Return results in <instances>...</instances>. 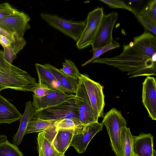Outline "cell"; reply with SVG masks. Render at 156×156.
<instances>
[{"label": "cell", "instance_id": "6da1fadb", "mask_svg": "<svg viewBox=\"0 0 156 156\" xmlns=\"http://www.w3.org/2000/svg\"><path fill=\"white\" fill-rule=\"evenodd\" d=\"M93 63L106 64L127 72L129 78L156 76V37L145 31L133 38V41L123 46L119 55L112 57L98 58Z\"/></svg>", "mask_w": 156, "mask_h": 156}, {"label": "cell", "instance_id": "7a4b0ae2", "mask_svg": "<svg viewBox=\"0 0 156 156\" xmlns=\"http://www.w3.org/2000/svg\"><path fill=\"white\" fill-rule=\"evenodd\" d=\"M36 79L20 68L8 62L0 50V85L7 88L31 91Z\"/></svg>", "mask_w": 156, "mask_h": 156}, {"label": "cell", "instance_id": "3957f363", "mask_svg": "<svg viewBox=\"0 0 156 156\" xmlns=\"http://www.w3.org/2000/svg\"><path fill=\"white\" fill-rule=\"evenodd\" d=\"M101 123L106 128L113 151L116 156H122L121 132L122 127L126 126V120L119 111L113 108L105 114Z\"/></svg>", "mask_w": 156, "mask_h": 156}, {"label": "cell", "instance_id": "277c9868", "mask_svg": "<svg viewBox=\"0 0 156 156\" xmlns=\"http://www.w3.org/2000/svg\"><path fill=\"white\" fill-rule=\"evenodd\" d=\"M40 17L49 25L71 37L76 42L85 27L86 20L74 21L56 15L41 13Z\"/></svg>", "mask_w": 156, "mask_h": 156}, {"label": "cell", "instance_id": "5b68a950", "mask_svg": "<svg viewBox=\"0 0 156 156\" xmlns=\"http://www.w3.org/2000/svg\"><path fill=\"white\" fill-rule=\"evenodd\" d=\"M79 83L73 100L77 107L80 122L83 126L98 122L99 116L94 111L83 82Z\"/></svg>", "mask_w": 156, "mask_h": 156}, {"label": "cell", "instance_id": "8992f818", "mask_svg": "<svg viewBox=\"0 0 156 156\" xmlns=\"http://www.w3.org/2000/svg\"><path fill=\"white\" fill-rule=\"evenodd\" d=\"M104 15L103 8L100 7L95 9L88 13L85 20V27L76 42L78 48L82 49L92 45Z\"/></svg>", "mask_w": 156, "mask_h": 156}, {"label": "cell", "instance_id": "52a82bcc", "mask_svg": "<svg viewBox=\"0 0 156 156\" xmlns=\"http://www.w3.org/2000/svg\"><path fill=\"white\" fill-rule=\"evenodd\" d=\"M34 118L56 121L65 119L80 121L77 109L73 99L55 107L35 112Z\"/></svg>", "mask_w": 156, "mask_h": 156}, {"label": "cell", "instance_id": "ba28073f", "mask_svg": "<svg viewBox=\"0 0 156 156\" xmlns=\"http://www.w3.org/2000/svg\"><path fill=\"white\" fill-rule=\"evenodd\" d=\"M82 80L95 113L100 117L103 115L105 106V96L102 86L98 82L91 79L86 74H80Z\"/></svg>", "mask_w": 156, "mask_h": 156}, {"label": "cell", "instance_id": "9c48e42d", "mask_svg": "<svg viewBox=\"0 0 156 156\" xmlns=\"http://www.w3.org/2000/svg\"><path fill=\"white\" fill-rule=\"evenodd\" d=\"M103 125L98 122L76 129L73 136L70 146L79 153H84L90 142L94 136L102 131Z\"/></svg>", "mask_w": 156, "mask_h": 156}, {"label": "cell", "instance_id": "30bf717a", "mask_svg": "<svg viewBox=\"0 0 156 156\" xmlns=\"http://www.w3.org/2000/svg\"><path fill=\"white\" fill-rule=\"evenodd\" d=\"M118 15L116 12H112L104 15L98 30L91 45L92 48H97L112 43L113 29L117 20Z\"/></svg>", "mask_w": 156, "mask_h": 156}, {"label": "cell", "instance_id": "8fae6325", "mask_svg": "<svg viewBox=\"0 0 156 156\" xmlns=\"http://www.w3.org/2000/svg\"><path fill=\"white\" fill-rule=\"evenodd\" d=\"M75 94H67L58 89H55L45 96L38 98L33 95L32 105L35 112L55 107L73 99Z\"/></svg>", "mask_w": 156, "mask_h": 156}, {"label": "cell", "instance_id": "7c38bea8", "mask_svg": "<svg viewBox=\"0 0 156 156\" xmlns=\"http://www.w3.org/2000/svg\"><path fill=\"white\" fill-rule=\"evenodd\" d=\"M30 18L27 14L18 10L14 14L0 20V27L16 36L23 38L25 32L29 29Z\"/></svg>", "mask_w": 156, "mask_h": 156}, {"label": "cell", "instance_id": "4fadbf2b", "mask_svg": "<svg viewBox=\"0 0 156 156\" xmlns=\"http://www.w3.org/2000/svg\"><path fill=\"white\" fill-rule=\"evenodd\" d=\"M78 128L56 129L54 125L44 132L46 136L55 149L59 153L64 154L70 147L76 130Z\"/></svg>", "mask_w": 156, "mask_h": 156}, {"label": "cell", "instance_id": "5bb4252c", "mask_svg": "<svg viewBox=\"0 0 156 156\" xmlns=\"http://www.w3.org/2000/svg\"><path fill=\"white\" fill-rule=\"evenodd\" d=\"M142 101L152 120H156V81L147 76L143 83Z\"/></svg>", "mask_w": 156, "mask_h": 156}, {"label": "cell", "instance_id": "9a60e30c", "mask_svg": "<svg viewBox=\"0 0 156 156\" xmlns=\"http://www.w3.org/2000/svg\"><path fill=\"white\" fill-rule=\"evenodd\" d=\"M153 136L150 133H141L133 136V156H156Z\"/></svg>", "mask_w": 156, "mask_h": 156}, {"label": "cell", "instance_id": "2e32d148", "mask_svg": "<svg viewBox=\"0 0 156 156\" xmlns=\"http://www.w3.org/2000/svg\"><path fill=\"white\" fill-rule=\"evenodd\" d=\"M34 112L32 102L30 101H27L25 103L24 112L19 119L20 123L18 129L13 137V144L16 146L20 145L22 143L26 134L28 124L33 119Z\"/></svg>", "mask_w": 156, "mask_h": 156}, {"label": "cell", "instance_id": "e0dca14e", "mask_svg": "<svg viewBox=\"0 0 156 156\" xmlns=\"http://www.w3.org/2000/svg\"><path fill=\"white\" fill-rule=\"evenodd\" d=\"M44 65L57 79L65 92L69 94H76L79 83L78 79L75 80L68 77L60 69L50 64H44Z\"/></svg>", "mask_w": 156, "mask_h": 156}, {"label": "cell", "instance_id": "ac0fdd59", "mask_svg": "<svg viewBox=\"0 0 156 156\" xmlns=\"http://www.w3.org/2000/svg\"><path fill=\"white\" fill-rule=\"evenodd\" d=\"M16 108L0 94V123L10 124L22 116Z\"/></svg>", "mask_w": 156, "mask_h": 156}, {"label": "cell", "instance_id": "d6986e66", "mask_svg": "<svg viewBox=\"0 0 156 156\" xmlns=\"http://www.w3.org/2000/svg\"><path fill=\"white\" fill-rule=\"evenodd\" d=\"M35 67L38 77V83L45 85L52 89H58L63 91L58 81L44 65L36 63Z\"/></svg>", "mask_w": 156, "mask_h": 156}, {"label": "cell", "instance_id": "ffe728a7", "mask_svg": "<svg viewBox=\"0 0 156 156\" xmlns=\"http://www.w3.org/2000/svg\"><path fill=\"white\" fill-rule=\"evenodd\" d=\"M37 142L39 156H65L55 149L46 136L44 131L39 133Z\"/></svg>", "mask_w": 156, "mask_h": 156}, {"label": "cell", "instance_id": "44dd1931", "mask_svg": "<svg viewBox=\"0 0 156 156\" xmlns=\"http://www.w3.org/2000/svg\"><path fill=\"white\" fill-rule=\"evenodd\" d=\"M133 136L130 129L122 127L120 134V146L122 156H133Z\"/></svg>", "mask_w": 156, "mask_h": 156}, {"label": "cell", "instance_id": "7402d4cb", "mask_svg": "<svg viewBox=\"0 0 156 156\" xmlns=\"http://www.w3.org/2000/svg\"><path fill=\"white\" fill-rule=\"evenodd\" d=\"M56 122L54 120H47L34 118L28 123L26 134L44 131L54 126Z\"/></svg>", "mask_w": 156, "mask_h": 156}, {"label": "cell", "instance_id": "603a6c76", "mask_svg": "<svg viewBox=\"0 0 156 156\" xmlns=\"http://www.w3.org/2000/svg\"><path fill=\"white\" fill-rule=\"evenodd\" d=\"M138 16L147 22L156 26V0L150 1L136 16Z\"/></svg>", "mask_w": 156, "mask_h": 156}, {"label": "cell", "instance_id": "cb8c5ba5", "mask_svg": "<svg viewBox=\"0 0 156 156\" xmlns=\"http://www.w3.org/2000/svg\"><path fill=\"white\" fill-rule=\"evenodd\" d=\"M0 156H23L17 146L7 140L0 143Z\"/></svg>", "mask_w": 156, "mask_h": 156}, {"label": "cell", "instance_id": "d4e9b609", "mask_svg": "<svg viewBox=\"0 0 156 156\" xmlns=\"http://www.w3.org/2000/svg\"><path fill=\"white\" fill-rule=\"evenodd\" d=\"M62 68L60 70L66 76L75 80H78L80 76V73L75 64L69 59H65L62 63Z\"/></svg>", "mask_w": 156, "mask_h": 156}, {"label": "cell", "instance_id": "484cf974", "mask_svg": "<svg viewBox=\"0 0 156 156\" xmlns=\"http://www.w3.org/2000/svg\"><path fill=\"white\" fill-rule=\"evenodd\" d=\"M119 44L117 42L114 40L111 44L97 48H92L93 56L91 58L86 61L82 65L84 66L92 62L95 59L99 58L102 54L104 53L113 49L119 47L120 46Z\"/></svg>", "mask_w": 156, "mask_h": 156}, {"label": "cell", "instance_id": "4316f807", "mask_svg": "<svg viewBox=\"0 0 156 156\" xmlns=\"http://www.w3.org/2000/svg\"><path fill=\"white\" fill-rule=\"evenodd\" d=\"M55 125L56 129H76L83 126L80 121L72 119H65L57 121Z\"/></svg>", "mask_w": 156, "mask_h": 156}, {"label": "cell", "instance_id": "83f0119b", "mask_svg": "<svg viewBox=\"0 0 156 156\" xmlns=\"http://www.w3.org/2000/svg\"><path fill=\"white\" fill-rule=\"evenodd\" d=\"M100 1L106 4L111 8L126 9L132 12L135 16L137 14V12L135 10L123 1L118 0H100Z\"/></svg>", "mask_w": 156, "mask_h": 156}, {"label": "cell", "instance_id": "f1b7e54d", "mask_svg": "<svg viewBox=\"0 0 156 156\" xmlns=\"http://www.w3.org/2000/svg\"><path fill=\"white\" fill-rule=\"evenodd\" d=\"M55 89H51L44 84L36 83L32 89L31 91L34 92V94L36 97L41 98L47 95Z\"/></svg>", "mask_w": 156, "mask_h": 156}, {"label": "cell", "instance_id": "f546056e", "mask_svg": "<svg viewBox=\"0 0 156 156\" xmlns=\"http://www.w3.org/2000/svg\"><path fill=\"white\" fill-rule=\"evenodd\" d=\"M17 10L8 3L0 4V20L12 15Z\"/></svg>", "mask_w": 156, "mask_h": 156}, {"label": "cell", "instance_id": "4dcf8cb0", "mask_svg": "<svg viewBox=\"0 0 156 156\" xmlns=\"http://www.w3.org/2000/svg\"><path fill=\"white\" fill-rule=\"evenodd\" d=\"M3 57L9 63L12 64L13 60L16 57V55L14 52L11 45L3 47Z\"/></svg>", "mask_w": 156, "mask_h": 156}, {"label": "cell", "instance_id": "1f68e13d", "mask_svg": "<svg viewBox=\"0 0 156 156\" xmlns=\"http://www.w3.org/2000/svg\"><path fill=\"white\" fill-rule=\"evenodd\" d=\"M139 22L146 29L156 36V26L149 23L138 16H136Z\"/></svg>", "mask_w": 156, "mask_h": 156}, {"label": "cell", "instance_id": "d6a6232c", "mask_svg": "<svg viewBox=\"0 0 156 156\" xmlns=\"http://www.w3.org/2000/svg\"><path fill=\"white\" fill-rule=\"evenodd\" d=\"M0 35L3 36L9 39L12 43L16 41V36L0 27Z\"/></svg>", "mask_w": 156, "mask_h": 156}, {"label": "cell", "instance_id": "836d02e7", "mask_svg": "<svg viewBox=\"0 0 156 156\" xmlns=\"http://www.w3.org/2000/svg\"><path fill=\"white\" fill-rule=\"evenodd\" d=\"M12 42L6 37L0 35V44L3 47L10 45Z\"/></svg>", "mask_w": 156, "mask_h": 156}, {"label": "cell", "instance_id": "e575fe53", "mask_svg": "<svg viewBox=\"0 0 156 156\" xmlns=\"http://www.w3.org/2000/svg\"><path fill=\"white\" fill-rule=\"evenodd\" d=\"M7 140V137L5 135H0V143L5 141Z\"/></svg>", "mask_w": 156, "mask_h": 156}, {"label": "cell", "instance_id": "d590c367", "mask_svg": "<svg viewBox=\"0 0 156 156\" xmlns=\"http://www.w3.org/2000/svg\"><path fill=\"white\" fill-rule=\"evenodd\" d=\"M5 89H6V88L3 86L0 85V91L2 90Z\"/></svg>", "mask_w": 156, "mask_h": 156}]
</instances>
